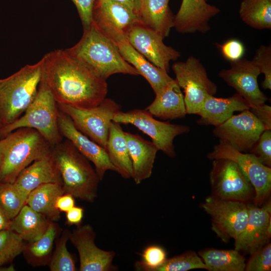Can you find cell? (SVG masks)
Returning a JSON list of instances; mask_svg holds the SVG:
<instances>
[{
    "label": "cell",
    "instance_id": "6da1fadb",
    "mask_svg": "<svg viewBox=\"0 0 271 271\" xmlns=\"http://www.w3.org/2000/svg\"><path fill=\"white\" fill-rule=\"evenodd\" d=\"M41 60V80L57 103L89 108L97 106L106 98L108 92L106 80L66 49L49 52Z\"/></svg>",
    "mask_w": 271,
    "mask_h": 271
},
{
    "label": "cell",
    "instance_id": "7a4b0ae2",
    "mask_svg": "<svg viewBox=\"0 0 271 271\" xmlns=\"http://www.w3.org/2000/svg\"><path fill=\"white\" fill-rule=\"evenodd\" d=\"M66 50L105 80L117 73L140 75L133 67L124 60L115 43L92 22L89 28L83 29L80 40Z\"/></svg>",
    "mask_w": 271,
    "mask_h": 271
},
{
    "label": "cell",
    "instance_id": "3957f363",
    "mask_svg": "<svg viewBox=\"0 0 271 271\" xmlns=\"http://www.w3.org/2000/svg\"><path fill=\"white\" fill-rule=\"evenodd\" d=\"M53 147L37 130L21 127L0 139V183H13L34 161L52 154Z\"/></svg>",
    "mask_w": 271,
    "mask_h": 271
},
{
    "label": "cell",
    "instance_id": "277c9868",
    "mask_svg": "<svg viewBox=\"0 0 271 271\" xmlns=\"http://www.w3.org/2000/svg\"><path fill=\"white\" fill-rule=\"evenodd\" d=\"M52 154L57 165L64 193L75 198L93 202L97 197L100 180L95 169L76 148L64 139L52 148Z\"/></svg>",
    "mask_w": 271,
    "mask_h": 271
},
{
    "label": "cell",
    "instance_id": "5b68a950",
    "mask_svg": "<svg viewBox=\"0 0 271 271\" xmlns=\"http://www.w3.org/2000/svg\"><path fill=\"white\" fill-rule=\"evenodd\" d=\"M41 59L27 64L0 79V122L2 127L19 118L34 100L42 76Z\"/></svg>",
    "mask_w": 271,
    "mask_h": 271
},
{
    "label": "cell",
    "instance_id": "8992f818",
    "mask_svg": "<svg viewBox=\"0 0 271 271\" xmlns=\"http://www.w3.org/2000/svg\"><path fill=\"white\" fill-rule=\"evenodd\" d=\"M59 109L51 92L41 80L36 95L24 113L12 123L0 128V139L21 127L39 132L53 147L64 139L58 126Z\"/></svg>",
    "mask_w": 271,
    "mask_h": 271
},
{
    "label": "cell",
    "instance_id": "52a82bcc",
    "mask_svg": "<svg viewBox=\"0 0 271 271\" xmlns=\"http://www.w3.org/2000/svg\"><path fill=\"white\" fill-rule=\"evenodd\" d=\"M172 69L175 80L185 94L187 114H198L206 97L216 94V85L209 78L200 61L193 56L185 61L175 62Z\"/></svg>",
    "mask_w": 271,
    "mask_h": 271
},
{
    "label": "cell",
    "instance_id": "ba28073f",
    "mask_svg": "<svg viewBox=\"0 0 271 271\" xmlns=\"http://www.w3.org/2000/svg\"><path fill=\"white\" fill-rule=\"evenodd\" d=\"M58 106L60 110L70 117L78 130L106 149L113 116L120 109L118 104L105 98L97 106L89 108L58 103Z\"/></svg>",
    "mask_w": 271,
    "mask_h": 271
},
{
    "label": "cell",
    "instance_id": "9c48e42d",
    "mask_svg": "<svg viewBox=\"0 0 271 271\" xmlns=\"http://www.w3.org/2000/svg\"><path fill=\"white\" fill-rule=\"evenodd\" d=\"M207 157L210 160L228 159L237 165L254 188V204L260 206L268 199L271 191V168L261 164L254 155L240 152L219 140Z\"/></svg>",
    "mask_w": 271,
    "mask_h": 271
},
{
    "label": "cell",
    "instance_id": "30bf717a",
    "mask_svg": "<svg viewBox=\"0 0 271 271\" xmlns=\"http://www.w3.org/2000/svg\"><path fill=\"white\" fill-rule=\"evenodd\" d=\"M248 203L211 195L201 206L211 217L212 230L222 241L227 242L244 230L248 217Z\"/></svg>",
    "mask_w": 271,
    "mask_h": 271
},
{
    "label": "cell",
    "instance_id": "8fae6325",
    "mask_svg": "<svg viewBox=\"0 0 271 271\" xmlns=\"http://www.w3.org/2000/svg\"><path fill=\"white\" fill-rule=\"evenodd\" d=\"M112 121L119 124L133 125L151 138L158 151L171 158L176 156L173 144L175 138L190 131V127L185 125L158 120L146 109L118 111L113 116Z\"/></svg>",
    "mask_w": 271,
    "mask_h": 271
},
{
    "label": "cell",
    "instance_id": "7c38bea8",
    "mask_svg": "<svg viewBox=\"0 0 271 271\" xmlns=\"http://www.w3.org/2000/svg\"><path fill=\"white\" fill-rule=\"evenodd\" d=\"M212 161L209 174L212 195L245 202L253 199V186L234 162L226 159Z\"/></svg>",
    "mask_w": 271,
    "mask_h": 271
},
{
    "label": "cell",
    "instance_id": "4fadbf2b",
    "mask_svg": "<svg viewBox=\"0 0 271 271\" xmlns=\"http://www.w3.org/2000/svg\"><path fill=\"white\" fill-rule=\"evenodd\" d=\"M92 23L114 43L127 38L132 28L141 24L138 15L115 0H95Z\"/></svg>",
    "mask_w": 271,
    "mask_h": 271
},
{
    "label": "cell",
    "instance_id": "5bb4252c",
    "mask_svg": "<svg viewBox=\"0 0 271 271\" xmlns=\"http://www.w3.org/2000/svg\"><path fill=\"white\" fill-rule=\"evenodd\" d=\"M215 127L213 132L216 137L243 153H248L266 129L250 109L233 115Z\"/></svg>",
    "mask_w": 271,
    "mask_h": 271
},
{
    "label": "cell",
    "instance_id": "9a60e30c",
    "mask_svg": "<svg viewBox=\"0 0 271 271\" xmlns=\"http://www.w3.org/2000/svg\"><path fill=\"white\" fill-rule=\"evenodd\" d=\"M95 232L88 224L76 226L70 232L69 240L77 249L80 271H113L112 262L115 255L113 251L104 250L95 243Z\"/></svg>",
    "mask_w": 271,
    "mask_h": 271
},
{
    "label": "cell",
    "instance_id": "2e32d148",
    "mask_svg": "<svg viewBox=\"0 0 271 271\" xmlns=\"http://www.w3.org/2000/svg\"><path fill=\"white\" fill-rule=\"evenodd\" d=\"M260 74L251 60L241 58L231 62L230 68L220 70L218 76L234 88L251 108L264 103L268 99L258 86L257 77Z\"/></svg>",
    "mask_w": 271,
    "mask_h": 271
},
{
    "label": "cell",
    "instance_id": "e0dca14e",
    "mask_svg": "<svg viewBox=\"0 0 271 271\" xmlns=\"http://www.w3.org/2000/svg\"><path fill=\"white\" fill-rule=\"evenodd\" d=\"M127 40L149 61L167 72L170 62L177 60L180 56L179 51L164 44L160 35L141 24L132 28Z\"/></svg>",
    "mask_w": 271,
    "mask_h": 271
},
{
    "label": "cell",
    "instance_id": "ac0fdd59",
    "mask_svg": "<svg viewBox=\"0 0 271 271\" xmlns=\"http://www.w3.org/2000/svg\"><path fill=\"white\" fill-rule=\"evenodd\" d=\"M271 237V202L261 207L248 203V217L243 231L234 239V249L250 254L269 242Z\"/></svg>",
    "mask_w": 271,
    "mask_h": 271
},
{
    "label": "cell",
    "instance_id": "d6986e66",
    "mask_svg": "<svg viewBox=\"0 0 271 271\" xmlns=\"http://www.w3.org/2000/svg\"><path fill=\"white\" fill-rule=\"evenodd\" d=\"M58 122L62 136L70 141L80 153L94 165L100 181L103 180L107 171L116 172L106 150L78 130L70 117L60 110Z\"/></svg>",
    "mask_w": 271,
    "mask_h": 271
},
{
    "label": "cell",
    "instance_id": "ffe728a7",
    "mask_svg": "<svg viewBox=\"0 0 271 271\" xmlns=\"http://www.w3.org/2000/svg\"><path fill=\"white\" fill-rule=\"evenodd\" d=\"M220 12L218 8L206 0H182L175 16L174 27L182 34L205 33L210 30L211 19Z\"/></svg>",
    "mask_w": 271,
    "mask_h": 271
},
{
    "label": "cell",
    "instance_id": "44dd1931",
    "mask_svg": "<svg viewBox=\"0 0 271 271\" xmlns=\"http://www.w3.org/2000/svg\"><path fill=\"white\" fill-rule=\"evenodd\" d=\"M13 183L27 197L31 191L41 185L47 183L62 185L60 174L52 152L27 167Z\"/></svg>",
    "mask_w": 271,
    "mask_h": 271
},
{
    "label": "cell",
    "instance_id": "7402d4cb",
    "mask_svg": "<svg viewBox=\"0 0 271 271\" xmlns=\"http://www.w3.org/2000/svg\"><path fill=\"white\" fill-rule=\"evenodd\" d=\"M249 109L248 102L237 93L227 98L208 95L198 113L200 117L197 122L200 125L216 126L232 116L234 112Z\"/></svg>",
    "mask_w": 271,
    "mask_h": 271
},
{
    "label": "cell",
    "instance_id": "603a6c76",
    "mask_svg": "<svg viewBox=\"0 0 271 271\" xmlns=\"http://www.w3.org/2000/svg\"><path fill=\"white\" fill-rule=\"evenodd\" d=\"M125 135L132 162V178L138 185L151 177L158 150L152 142L138 134L125 132Z\"/></svg>",
    "mask_w": 271,
    "mask_h": 271
},
{
    "label": "cell",
    "instance_id": "cb8c5ba5",
    "mask_svg": "<svg viewBox=\"0 0 271 271\" xmlns=\"http://www.w3.org/2000/svg\"><path fill=\"white\" fill-rule=\"evenodd\" d=\"M115 44L124 60L147 80L155 94L173 79L167 71L155 66L138 52L129 43L127 38Z\"/></svg>",
    "mask_w": 271,
    "mask_h": 271
},
{
    "label": "cell",
    "instance_id": "d4e9b609",
    "mask_svg": "<svg viewBox=\"0 0 271 271\" xmlns=\"http://www.w3.org/2000/svg\"><path fill=\"white\" fill-rule=\"evenodd\" d=\"M155 94L154 100L145 109L153 116L164 120L185 116L187 113L184 95L175 79Z\"/></svg>",
    "mask_w": 271,
    "mask_h": 271
},
{
    "label": "cell",
    "instance_id": "484cf974",
    "mask_svg": "<svg viewBox=\"0 0 271 271\" xmlns=\"http://www.w3.org/2000/svg\"><path fill=\"white\" fill-rule=\"evenodd\" d=\"M170 0H141L138 13L144 27L154 31L164 39L174 26L175 16L169 6Z\"/></svg>",
    "mask_w": 271,
    "mask_h": 271
},
{
    "label": "cell",
    "instance_id": "4316f807",
    "mask_svg": "<svg viewBox=\"0 0 271 271\" xmlns=\"http://www.w3.org/2000/svg\"><path fill=\"white\" fill-rule=\"evenodd\" d=\"M106 151L110 162L116 169V172L122 178H132L133 169L125 132L120 124L112 121Z\"/></svg>",
    "mask_w": 271,
    "mask_h": 271
},
{
    "label": "cell",
    "instance_id": "83f0119b",
    "mask_svg": "<svg viewBox=\"0 0 271 271\" xmlns=\"http://www.w3.org/2000/svg\"><path fill=\"white\" fill-rule=\"evenodd\" d=\"M52 221L26 204L11 220L10 229L18 233L26 242L34 241L47 231Z\"/></svg>",
    "mask_w": 271,
    "mask_h": 271
},
{
    "label": "cell",
    "instance_id": "f1b7e54d",
    "mask_svg": "<svg viewBox=\"0 0 271 271\" xmlns=\"http://www.w3.org/2000/svg\"><path fill=\"white\" fill-rule=\"evenodd\" d=\"M64 193L61 184H43L30 193L26 204L50 220L56 222L60 218V212L56 206V200Z\"/></svg>",
    "mask_w": 271,
    "mask_h": 271
},
{
    "label": "cell",
    "instance_id": "f546056e",
    "mask_svg": "<svg viewBox=\"0 0 271 271\" xmlns=\"http://www.w3.org/2000/svg\"><path fill=\"white\" fill-rule=\"evenodd\" d=\"M60 230L57 223L51 221L47 231L40 238L25 243L22 253L28 264L34 267L48 265L55 241Z\"/></svg>",
    "mask_w": 271,
    "mask_h": 271
},
{
    "label": "cell",
    "instance_id": "4dcf8cb0",
    "mask_svg": "<svg viewBox=\"0 0 271 271\" xmlns=\"http://www.w3.org/2000/svg\"><path fill=\"white\" fill-rule=\"evenodd\" d=\"M198 254L207 266L209 271H244L246 259L236 249L207 248Z\"/></svg>",
    "mask_w": 271,
    "mask_h": 271
},
{
    "label": "cell",
    "instance_id": "1f68e13d",
    "mask_svg": "<svg viewBox=\"0 0 271 271\" xmlns=\"http://www.w3.org/2000/svg\"><path fill=\"white\" fill-rule=\"evenodd\" d=\"M239 14L241 20L251 28L271 29V0H242Z\"/></svg>",
    "mask_w": 271,
    "mask_h": 271
},
{
    "label": "cell",
    "instance_id": "d6a6232c",
    "mask_svg": "<svg viewBox=\"0 0 271 271\" xmlns=\"http://www.w3.org/2000/svg\"><path fill=\"white\" fill-rule=\"evenodd\" d=\"M25 241L10 228L0 231V270H14L13 266L2 267L11 263L22 253Z\"/></svg>",
    "mask_w": 271,
    "mask_h": 271
},
{
    "label": "cell",
    "instance_id": "836d02e7",
    "mask_svg": "<svg viewBox=\"0 0 271 271\" xmlns=\"http://www.w3.org/2000/svg\"><path fill=\"white\" fill-rule=\"evenodd\" d=\"M71 231L65 229L55 241V249L53 251L48 264L51 271H75V261L67 248Z\"/></svg>",
    "mask_w": 271,
    "mask_h": 271
},
{
    "label": "cell",
    "instance_id": "e575fe53",
    "mask_svg": "<svg viewBox=\"0 0 271 271\" xmlns=\"http://www.w3.org/2000/svg\"><path fill=\"white\" fill-rule=\"evenodd\" d=\"M27 197L14 183H0V207L10 220L26 204Z\"/></svg>",
    "mask_w": 271,
    "mask_h": 271
},
{
    "label": "cell",
    "instance_id": "d590c367",
    "mask_svg": "<svg viewBox=\"0 0 271 271\" xmlns=\"http://www.w3.org/2000/svg\"><path fill=\"white\" fill-rule=\"evenodd\" d=\"M193 269H205L207 266L200 256L193 251H188L181 254L167 258L156 271H187Z\"/></svg>",
    "mask_w": 271,
    "mask_h": 271
},
{
    "label": "cell",
    "instance_id": "8d00e7d4",
    "mask_svg": "<svg viewBox=\"0 0 271 271\" xmlns=\"http://www.w3.org/2000/svg\"><path fill=\"white\" fill-rule=\"evenodd\" d=\"M166 252L162 247L151 245L146 247L142 253V259L136 262L137 270L156 271L166 261Z\"/></svg>",
    "mask_w": 271,
    "mask_h": 271
},
{
    "label": "cell",
    "instance_id": "74e56055",
    "mask_svg": "<svg viewBox=\"0 0 271 271\" xmlns=\"http://www.w3.org/2000/svg\"><path fill=\"white\" fill-rule=\"evenodd\" d=\"M258 68L260 73L264 75L262 87L264 89H271V46L260 45L255 51L251 60Z\"/></svg>",
    "mask_w": 271,
    "mask_h": 271
},
{
    "label": "cell",
    "instance_id": "f35d334b",
    "mask_svg": "<svg viewBox=\"0 0 271 271\" xmlns=\"http://www.w3.org/2000/svg\"><path fill=\"white\" fill-rule=\"evenodd\" d=\"M245 271H270L271 244L268 243L250 254Z\"/></svg>",
    "mask_w": 271,
    "mask_h": 271
},
{
    "label": "cell",
    "instance_id": "ab89813d",
    "mask_svg": "<svg viewBox=\"0 0 271 271\" xmlns=\"http://www.w3.org/2000/svg\"><path fill=\"white\" fill-rule=\"evenodd\" d=\"M254 155L263 165L271 167V130L265 129L248 152Z\"/></svg>",
    "mask_w": 271,
    "mask_h": 271
},
{
    "label": "cell",
    "instance_id": "60d3db41",
    "mask_svg": "<svg viewBox=\"0 0 271 271\" xmlns=\"http://www.w3.org/2000/svg\"><path fill=\"white\" fill-rule=\"evenodd\" d=\"M217 47L223 57L230 62L241 59L245 52L243 44L237 39L228 40Z\"/></svg>",
    "mask_w": 271,
    "mask_h": 271
},
{
    "label": "cell",
    "instance_id": "b9f144b4",
    "mask_svg": "<svg viewBox=\"0 0 271 271\" xmlns=\"http://www.w3.org/2000/svg\"><path fill=\"white\" fill-rule=\"evenodd\" d=\"M75 6L83 29L89 27L92 22V10L95 0H71Z\"/></svg>",
    "mask_w": 271,
    "mask_h": 271
},
{
    "label": "cell",
    "instance_id": "7bdbcfd3",
    "mask_svg": "<svg viewBox=\"0 0 271 271\" xmlns=\"http://www.w3.org/2000/svg\"><path fill=\"white\" fill-rule=\"evenodd\" d=\"M250 110L263 123L266 129H271V107L265 103L250 108Z\"/></svg>",
    "mask_w": 271,
    "mask_h": 271
},
{
    "label": "cell",
    "instance_id": "ee69618b",
    "mask_svg": "<svg viewBox=\"0 0 271 271\" xmlns=\"http://www.w3.org/2000/svg\"><path fill=\"white\" fill-rule=\"evenodd\" d=\"M84 217V209L74 206L66 212V223L68 225L78 226L81 224Z\"/></svg>",
    "mask_w": 271,
    "mask_h": 271
},
{
    "label": "cell",
    "instance_id": "f6af8a7d",
    "mask_svg": "<svg viewBox=\"0 0 271 271\" xmlns=\"http://www.w3.org/2000/svg\"><path fill=\"white\" fill-rule=\"evenodd\" d=\"M75 205V198L70 194L64 193L58 197L56 206L60 212H66Z\"/></svg>",
    "mask_w": 271,
    "mask_h": 271
},
{
    "label": "cell",
    "instance_id": "bcb514c9",
    "mask_svg": "<svg viewBox=\"0 0 271 271\" xmlns=\"http://www.w3.org/2000/svg\"><path fill=\"white\" fill-rule=\"evenodd\" d=\"M11 220L9 219L0 207V231L10 228Z\"/></svg>",
    "mask_w": 271,
    "mask_h": 271
},
{
    "label": "cell",
    "instance_id": "7dc6e473",
    "mask_svg": "<svg viewBox=\"0 0 271 271\" xmlns=\"http://www.w3.org/2000/svg\"><path fill=\"white\" fill-rule=\"evenodd\" d=\"M123 3L134 11L138 15L141 4V0H115Z\"/></svg>",
    "mask_w": 271,
    "mask_h": 271
},
{
    "label": "cell",
    "instance_id": "c3c4849f",
    "mask_svg": "<svg viewBox=\"0 0 271 271\" xmlns=\"http://www.w3.org/2000/svg\"><path fill=\"white\" fill-rule=\"evenodd\" d=\"M2 127V124H1V123L0 122V128Z\"/></svg>",
    "mask_w": 271,
    "mask_h": 271
},
{
    "label": "cell",
    "instance_id": "681fc988",
    "mask_svg": "<svg viewBox=\"0 0 271 271\" xmlns=\"http://www.w3.org/2000/svg\"><path fill=\"white\" fill-rule=\"evenodd\" d=\"M206 1H207V0H206Z\"/></svg>",
    "mask_w": 271,
    "mask_h": 271
}]
</instances>
